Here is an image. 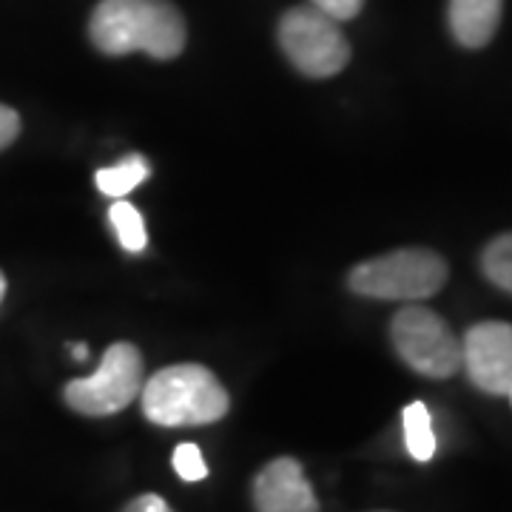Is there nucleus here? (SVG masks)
<instances>
[{
  "label": "nucleus",
  "mask_w": 512,
  "mask_h": 512,
  "mask_svg": "<svg viewBox=\"0 0 512 512\" xmlns=\"http://www.w3.org/2000/svg\"><path fill=\"white\" fill-rule=\"evenodd\" d=\"M140 404L143 416L157 427H202L228 416L231 396L214 370L185 362L148 376Z\"/></svg>",
  "instance_id": "2"
},
{
  "label": "nucleus",
  "mask_w": 512,
  "mask_h": 512,
  "mask_svg": "<svg viewBox=\"0 0 512 512\" xmlns=\"http://www.w3.org/2000/svg\"><path fill=\"white\" fill-rule=\"evenodd\" d=\"M504 0H450V32L464 49H484L498 32Z\"/></svg>",
  "instance_id": "9"
},
{
  "label": "nucleus",
  "mask_w": 512,
  "mask_h": 512,
  "mask_svg": "<svg viewBox=\"0 0 512 512\" xmlns=\"http://www.w3.org/2000/svg\"><path fill=\"white\" fill-rule=\"evenodd\" d=\"M404 424V444H407V453L416 458V461H430L436 456V433H433V419H430V410L424 402H410L404 407L402 413Z\"/></svg>",
  "instance_id": "11"
},
{
  "label": "nucleus",
  "mask_w": 512,
  "mask_h": 512,
  "mask_svg": "<svg viewBox=\"0 0 512 512\" xmlns=\"http://www.w3.org/2000/svg\"><path fill=\"white\" fill-rule=\"evenodd\" d=\"M123 512H174L168 504H165V498L154 493H146V495H137L131 504H128Z\"/></svg>",
  "instance_id": "17"
},
{
  "label": "nucleus",
  "mask_w": 512,
  "mask_h": 512,
  "mask_svg": "<svg viewBox=\"0 0 512 512\" xmlns=\"http://www.w3.org/2000/svg\"><path fill=\"white\" fill-rule=\"evenodd\" d=\"M94 49L109 57L146 52L174 60L185 49V20L171 0H100L89 20Z\"/></svg>",
  "instance_id": "1"
},
{
  "label": "nucleus",
  "mask_w": 512,
  "mask_h": 512,
  "mask_svg": "<svg viewBox=\"0 0 512 512\" xmlns=\"http://www.w3.org/2000/svg\"><path fill=\"white\" fill-rule=\"evenodd\" d=\"M143 353L131 342H114L103 353V362L92 376L72 379L63 387V402L74 413L103 419L126 410L128 404L140 399L143 390Z\"/></svg>",
  "instance_id": "4"
},
{
  "label": "nucleus",
  "mask_w": 512,
  "mask_h": 512,
  "mask_svg": "<svg viewBox=\"0 0 512 512\" xmlns=\"http://www.w3.org/2000/svg\"><path fill=\"white\" fill-rule=\"evenodd\" d=\"M72 350H74L72 356L77 359V362H86V359H89V345H86V342H80V345Z\"/></svg>",
  "instance_id": "18"
},
{
  "label": "nucleus",
  "mask_w": 512,
  "mask_h": 512,
  "mask_svg": "<svg viewBox=\"0 0 512 512\" xmlns=\"http://www.w3.org/2000/svg\"><path fill=\"white\" fill-rule=\"evenodd\" d=\"M461 367L478 390L490 396H507L512 387V325H473L461 339Z\"/></svg>",
  "instance_id": "7"
},
{
  "label": "nucleus",
  "mask_w": 512,
  "mask_h": 512,
  "mask_svg": "<svg viewBox=\"0 0 512 512\" xmlns=\"http://www.w3.org/2000/svg\"><path fill=\"white\" fill-rule=\"evenodd\" d=\"M447 259L430 248H399L359 262L348 274V288L367 299L424 302L447 285Z\"/></svg>",
  "instance_id": "3"
},
{
  "label": "nucleus",
  "mask_w": 512,
  "mask_h": 512,
  "mask_svg": "<svg viewBox=\"0 0 512 512\" xmlns=\"http://www.w3.org/2000/svg\"><path fill=\"white\" fill-rule=\"evenodd\" d=\"M20 128H23V120H20L18 111L6 106V103H0V151H6L18 140Z\"/></svg>",
  "instance_id": "16"
},
{
  "label": "nucleus",
  "mask_w": 512,
  "mask_h": 512,
  "mask_svg": "<svg viewBox=\"0 0 512 512\" xmlns=\"http://www.w3.org/2000/svg\"><path fill=\"white\" fill-rule=\"evenodd\" d=\"M174 470H177V476L183 478V481H188V484L202 481V478L208 476V467H205V458H202L200 447L191 444V441L180 444V447L174 450Z\"/></svg>",
  "instance_id": "14"
},
{
  "label": "nucleus",
  "mask_w": 512,
  "mask_h": 512,
  "mask_svg": "<svg viewBox=\"0 0 512 512\" xmlns=\"http://www.w3.org/2000/svg\"><path fill=\"white\" fill-rule=\"evenodd\" d=\"M390 342L404 365L427 379H450L461 370V339L430 308L410 302L390 319Z\"/></svg>",
  "instance_id": "5"
},
{
  "label": "nucleus",
  "mask_w": 512,
  "mask_h": 512,
  "mask_svg": "<svg viewBox=\"0 0 512 512\" xmlns=\"http://www.w3.org/2000/svg\"><path fill=\"white\" fill-rule=\"evenodd\" d=\"M507 396H510V399H512V387H510V393H507Z\"/></svg>",
  "instance_id": "20"
},
{
  "label": "nucleus",
  "mask_w": 512,
  "mask_h": 512,
  "mask_svg": "<svg viewBox=\"0 0 512 512\" xmlns=\"http://www.w3.org/2000/svg\"><path fill=\"white\" fill-rule=\"evenodd\" d=\"M6 288H9V285H6V274L0 271V305H3V299H6Z\"/></svg>",
  "instance_id": "19"
},
{
  "label": "nucleus",
  "mask_w": 512,
  "mask_h": 512,
  "mask_svg": "<svg viewBox=\"0 0 512 512\" xmlns=\"http://www.w3.org/2000/svg\"><path fill=\"white\" fill-rule=\"evenodd\" d=\"M151 177V165L143 154H128L120 163L100 168L94 174V185L100 194H106L111 200H123L126 194H131L137 185H143Z\"/></svg>",
  "instance_id": "10"
},
{
  "label": "nucleus",
  "mask_w": 512,
  "mask_h": 512,
  "mask_svg": "<svg viewBox=\"0 0 512 512\" xmlns=\"http://www.w3.org/2000/svg\"><path fill=\"white\" fill-rule=\"evenodd\" d=\"M109 220L114 234H117V242L123 245V251H128V254H143L146 251V220L131 202L114 200V205L109 208Z\"/></svg>",
  "instance_id": "12"
},
{
  "label": "nucleus",
  "mask_w": 512,
  "mask_h": 512,
  "mask_svg": "<svg viewBox=\"0 0 512 512\" xmlns=\"http://www.w3.org/2000/svg\"><path fill=\"white\" fill-rule=\"evenodd\" d=\"M311 6L319 9V12H325L336 23H342V20L356 18L365 9V0H311Z\"/></svg>",
  "instance_id": "15"
},
{
  "label": "nucleus",
  "mask_w": 512,
  "mask_h": 512,
  "mask_svg": "<svg viewBox=\"0 0 512 512\" xmlns=\"http://www.w3.org/2000/svg\"><path fill=\"white\" fill-rule=\"evenodd\" d=\"M481 274L487 276L495 288L512 293V234L495 237L481 251Z\"/></svg>",
  "instance_id": "13"
},
{
  "label": "nucleus",
  "mask_w": 512,
  "mask_h": 512,
  "mask_svg": "<svg viewBox=\"0 0 512 512\" xmlns=\"http://www.w3.org/2000/svg\"><path fill=\"white\" fill-rule=\"evenodd\" d=\"M279 46L293 69L313 80L333 77L350 63V43L342 26L313 6H293L282 15Z\"/></svg>",
  "instance_id": "6"
},
{
  "label": "nucleus",
  "mask_w": 512,
  "mask_h": 512,
  "mask_svg": "<svg viewBox=\"0 0 512 512\" xmlns=\"http://www.w3.org/2000/svg\"><path fill=\"white\" fill-rule=\"evenodd\" d=\"M256 512H319V498L302 464L291 456L268 461L254 478Z\"/></svg>",
  "instance_id": "8"
}]
</instances>
